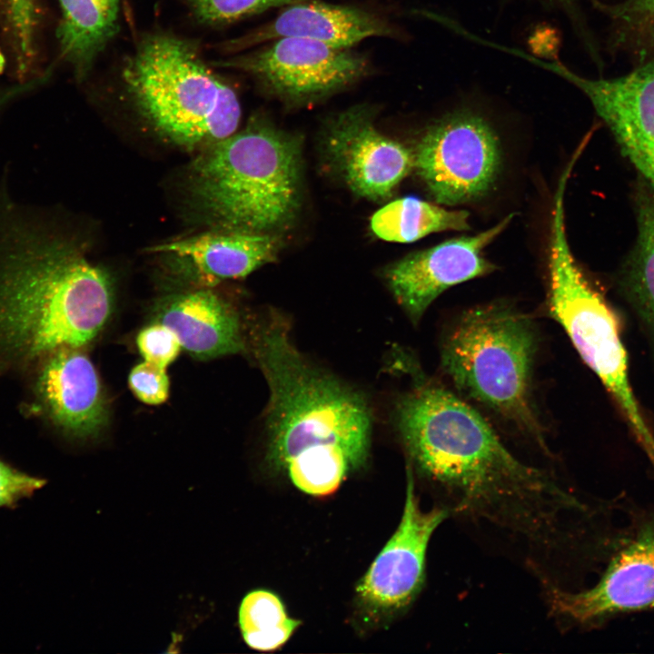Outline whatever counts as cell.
<instances>
[{
    "mask_svg": "<svg viewBox=\"0 0 654 654\" xmlns=\"http://www.w3.org/2000/svg\"><path fill=\"white\" fill-rule=\"evenodd\" d=\"M282 239L276 233H247L218 229L163 243L149 251L183 261L203 285L238 279L276 259Z\"/></svg>",
    "mask_w": 654,
    "mask_h": 654,
    "instance_id": "17",
    "label": "cell"
},
{
    "mask_svg": "<svg viewBox=\"0 0 654 654\" xmlns=\"http://www.w3.org/2000/svg\"><path fill=\"white\" fill-rule=\"evenodd\" d=\"M154 322L169 327L182 348L198 359L235 354L245 348L237 312L208 289L164 298L154 310Z\"/></svg>",
    "mask_w": 654,
    "mask_h": 654,
    "instance_id": "18",
    "label": "cell"
},
{
    "mask_svg": "<svg viewBox=\"0 0 654 654\" xmlns=\"http://www.w3.org/2000/svg\"><path fill=\"white\" fill-rule=\"evenodd\" d=\"M512 218L513 214H510L475 235L451 239L410 253L385 269L387 285L413 323L418 322L431 302L450 287L495 270L482 251L506 229Z\"/></svg>",
    "mask_w": 654,
    "mask_h": 654,
    "instance_id": "13",
    "label": "cell"
},
{
    "mask_svg": "<svg viewBox=\"0 0 654 654\" xmlns=\"http://www.w3.org/2000/svg\"><path fill=\"white\" fill-rule=\"evenodd\" d=\"M28 88H31L30 84L14 86L12 88L5 89L0 92V108L5 105L11 98L16 96L18 94L27 90Z\"/></svg>",
    "mask_w": 654,
    "mask_h": 654,
    "instance_id": "29",
    "label": "cell"
},
{
    "mask_svg": "<svg viewBox=\"0 0 654 654\" xmlns=\"http://www.w3.org/2000/svg\"><path fill=\"white\" fill-rule=\"evenodd\" d=\"M611 22L612 45L643 63L654 55V0L594 2Z\"/></svg>",
    "mask_w": 654,
    "mask_h": 654,
    "instance_id": "23",
    "label": "cell"
},
{
    "mask_svg": "<svg viewBox=\"0 0 654 654\" xmlns=\"http://www.w3.org/2000/svg\"><path fill=\"white\" fill-rule=\"evenodd\" d=\"M215 64L247 73L271 94L294 104L334 94L369 70L366 58L348 48L300 37L278 38L259 51Z\"/></svg>",
    "mask_w": 654,
    "mask_h": 654,
    "instance_id": "9",
    "label": "cell"
},
{
    "mask_svg": "<svg viewBox=\"0 0 654 654\" xmlns=\"http://www.w3.org/2000/svg\"><path fill=\"white\" fill-rule=\"evenodd\" d=\"M324 149L348 187L372 201L390 198L414 167L413 152L380 133L371 109L363 105L345 110L329 123Z\"/></svg>",
    "mask_w": 654,
    "mask_h": 654,
    "instance_id": "12",
    "label": "cell"
},
{
    "mask_svg": "<svg viewBox=\"0 0 654 654\" xmlns=\"http://www.w3.org/2000/svg\"><path fill=\"white\" fill-rule=\"evenodd\" d=\"M45 483V479L21 471L0 459V508L15 509Z\"/></svg>",
    "mask_w": 654,
    "mask_h": 654,
    "instance_id": "28",
    "label": "cell"
},
{
    "mask_svg": "<svg viewBox=\"0 0 654 654\" xmlns=\"http://www.w3.org/2000/svg\"><path fill=\"white\" fill-rule=\"evenodd\" d=\"M0 14L13 45L22 50L31 48L37 26L35 0H0Z\"/></svg>",
    "mask_w": 654,
    "mask_h": 654,
    "instance_id": "25",
    "label": "cell"
},
{
    "mask_svg": "<svg viewBox=\"0 0 654 654\" xmlns=\"http://www.w3.org/2000/svg\"><path fill=\"white\" fill-rule=\"evenodd\" d=\"M469 215L409 196L379 209L372 216L371 228L384 241L411 243L433 233L469 230Z\"/></svg>",
    "mask_w": 654,
    "mask_h": 654,
    "instance_id": "21",
    "label": "cell"
},
{
    "mask_svg": "<svg viewBox=\"0 0 654 654\" xmlns=\"http://www.w3.org/2000/svg\"><path fill=\"white\" fill-rule=\"evenodd\" d=\"M637 235L619 276L623 295L654 341V193L639 187L635 197Z\"/></svg>",
    "mask_w": 654,
    "mask_h": 654,
    "instance_id": "20",
    "label": "cell"
},
{
    "mask_svg": "<svg viewBox=\"0 0 654 654\" xmlns=\"http://www.w3.org/2000/svg\"><path fill=\"white\" fill-rule=\"evenodd\" d=\"M195 18L207 25H224L276 6L306 0H182Z\"/></svg>",
    "mask_w": 654,
    "mask_h": 654,
    "instance_id": "24",
    "label": "cell"
},
{
    "mask_svg": "<svg viewBox=\"0 0 654 654\" xmlns=\"http://www.w3.org/2000/svg\"><path fill=\"white\" fill-rule=\"evenodd\" d=\"M4 67H5V57L0 51V74L3 71Z\"/></svg>",
    "mask_w": 654,
    "mask_h": 654,
    "instance_id": "31",
    "label": "cell"
},
{
    "mask_svg": "<svg viewBox=\"0 0 654 654\" xmlns=\"http://www.w3.org/2000/svg\"><path fill=\"white\" fill-rule=\"evenodd\" d=\"M125 90L139 113L164 136L203 150L238 128L241 106L233 89L180 37H144L123 71Z\"/></svg>",
    "mask_w": 654,
    "mask_h": 654,
    "instance_id": "5",
    "label": "cell"
},
{
    "mask_svg": "<svg viewBox=\"0 0 654 654\" xmlns=\"http://www.w3.org/2000/svg\"><path fill=\"white\" fill-rule=\"evenodd\" d=\"M414 169L431 197L455 205L476 201L494 186L502 151L495 130L481 115L458 111L430 125L414 152Z\"/></svg>",
    "mask_w": 654,
    "mask_h": 654,
    "instance_id": "8",
    "label": "cell"
},
{
    "mask_svg": "<svg viewBox=\"0 0 654 654\" xmlns=\"http://www.w3.org/2000/svg\"><path fill=\"white\" fill-rule=\"evenodd\" d=\"M0 238V352L21 362L82 348L108 322L110 274L73 242L12 223Z\"/></svg>",
    "mask_w": 654,
    "mask_h": 654,
    "instance_id": "2",
    "label": "cell"
},
{
    "mask_svg": "<svg viewBox=\"0 0 654 654\" xmlns=\"http://www.w3.org/2000/svg\"><path fill=\"white\" fill-rule=\"evenodd\" d=\"M60 53L79 80L118 31V0H59Z\"/></svg>",
    "mask_w": 654,
    "mask_h": 654,
    "instance_id": "19",
    "label": "cell"
},
{
    "mask_svg": "<svg viewBox=\"0 0 654 654\" xmlns=\"http://www.w3.org/2000/svg\"><path fill=\"white\" fill-rule=\"evenodd\" d=\"M537 340L531 322L509 305L471 308L441 347L443 372L465 396L514 422L549 453L531 401Z\"/></svg>",
    "mask_w": 654,
    "mask_h": 654,
    "instance_id": "6",
    "label": "cell"
},
{
    "mask_svg": "<svg viewBox=\"0 0 654 654\" xmlns=\"http://www.w3.org/2000/svg\"><path fill=\"white\" fill-rule=\"evenodd\" d=\"M81 348H61L44 356L35 392L53 423L77 439L98 436L108 423V403L98 373Z\"/></svg>",
    "mask_w": 654,
    "mask_h": 654,
    "instance_id": "15",
    "label": "cell"
},
{
    "mask_svg": "<svg viewBox=\"0 0 654 654\" xmlns=\"http://www.w3.org/2000/svg\"><path fill=\"white\" fill-rule=\"evenodd\" d=\"M277 312L256 321L251 347L269 387L267 460L288 475L312 465L349 473L367 461L372 414L364 396L309 362Z\"/></svg>",
    "mask_w": 654,
    "mask_h": 654,
    "instance_id": "3",
    "label": "cell"
},
{
    "mask_svg": "<svg viewBox=\"0 0 654 654\" xmlns=\"http://www.w3.org/2000/svg\"><path fill=\"white\" fill-rule=\"evenodd\" d=\"M542 589L549 615L563 629L590 628L618 613L654 609V522L643 525L612 557L594 586Z\"/></svg>",
    "mask_w": 654,
    "mask_h": 654,
    "instance_id": "10",
    "label": "cell"
},
{
    "mask_svg": "<svg viewBox=\"0 0 654 654\" xmlns=\"http://www.w3.org/2000/svg\"><path fill=\"white\" fill-rule=\"evenodd\" d=\"M196 203L218 229L276 233L302 200L298 136L261 120L203 150L189 169Z\"/></svg>",
    "mask_w": 654,
    "mask_h": 654,
    "instance_id": "4",
    "label": "cell"
},
{
    "mask_svg": "<svg viewBox=\"0 0 654 654\" xmlns=\"http://www.w3.org/2000/svg\"><path fill=\"white\" fill-rule=\"evenodd\" d=\"M128 384L134 396L148 405L162 404L169 396L170 382L166 369L146 361L131 370Z\"/></svg>",
    "mask_w": 654,
    "mask_h": 654,
    "instance_id": "27",
    "label": "cell"
},
{
    "mask_svg": "<svg viewBox=\"0 0 654 654\" xmlns=\"http://www.w3.org/2000/svg\"><path fill=\"white\" fill-rule=\"evenodd\" d=\"M570 174L562 173L554 194L549 246L548 308L574 348L619 408L634 437L654 464V434L634 394L619 321L587 279L569 246L564 194Z\"/></svg>",
    "mask_w": 654,
    "mask_h": 654,
    "instance_id": "7",
    "label": "cell"
},
{
    "mask_svg": "<svg viewBox=\"0 0 654 654\" xmlns=\"http://www.w3.org/2000/svg\"><path fill=\"white\" fill-rule=\"evenodd\" d=\"M561 77L589 98L623 154L654 193V55L616 78H587L569 68Z\"/></svg>",
    "mask_w": 654,
    "mask_h": 654,
    "instance_id": "14",
    "label": "cell"
},
{
    "mask_svg": "<svg viewBox=\"0 0 654 654\" xmlns=\"http://www.w3.org/2000/svg\"><path fill=\"white\" fill-rule=\"evenodd\" d=\"M394 29L380 16L365 10L308 0L288 5L273 21L224 45L240 51L282 37H300L348 48L372 36H392Z\"/></svg>",
    "mask_w": 654,
    "mask_h": 654,
    "instance_id": "16",
    "label": "cell"
},
{
    "mask_svg": "<svg viewBox=\"0 0 654 654\" xmlns=\"http://www.w3.org/2000/svg\"><path fill=\"white\" fill-rule=\"evenodd\" d=\"M238 620L245 643L260 651L282 647L300 624L288 617L276 594L264 590H253L242 600Z\"/></svg>",
    "mask_w": 654,
    "mask_h": 654,
    "instance_id": "22",
    "label": "cell"
},
{
    "mask_svg": "<svg viewBox=\"0 0 654 654\" xmlns=\"http://www.w3.org/2000/svg\"><path fill=\"white\" fill-rule=\"evenodd\" d=\"M136 345L144 361L164 369L174 362L182 349L176 334L169 327L155 322L139 332Z\"/></svg>",
    "mask_w": 654,
    "mask_h": 654,
    "instance_id": "26",
    "label": "cell"
},
{
    "mask_svg": "<svg viewBox=\"0 0 654 654\" xmlns=\"http://www.w3.org/2000/svg\"><path fill=\"white\" fill-rule=\"evenodd\" d=\"M395 420L415 469L448 517L520 538L550 514L560 490L555 476L512 454L485 418L451 391L415 386L398 401Z\"/></svg>",
    "mask_w": 654,
    "mask_h": 654,
    "instance_id": "1",
    "label": "cell"
},
{
    "mask_svg": "<svg viewBox=\"0 0 654 654\" xmlns=\"http://www.w3.org/2000/svg\"><path fill=\"white\" fill-rule=\"evenodd\" d=\"M547 3L553 4L555 5L563 7L568 12H571L573 7L574 0H543Z\"/></svg>",
    "mask_w": 654,
    "mask_h": 654,
    "instance_id": "30",
    "label": "cell"
},
{
    "mask_svg": "<svg viewBox=\"0 0 654 654\" xmlns=\"http://www.w3.org/2000/svg\"><path fill=\"white\" fill-rule=\"evenodd\" d=\"M407 480L400 524L356 588L361 606L376 617L399 614L419 595L425 580L430 540L448 518L440 507L427 511L421 509L411 468Z\"/></svg>",
    "mask_w": 654,
    "mask_h": 654,
    "instance_id": "11",
    "label": "cell"
}]
</instances>
